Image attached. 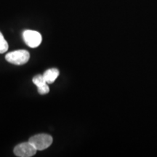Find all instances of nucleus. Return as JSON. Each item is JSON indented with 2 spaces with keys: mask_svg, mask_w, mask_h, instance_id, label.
<instances>
[{
  "mask_svg": "<svg viewBox=\"0 0 157 157\" xmlns=\"http://www.w3.org/2000/svg\"><path fill=\"white\" fill-rule=\"evenodd\" d=\"M30 58V54L25 50H18L10 52L5 56V59L7 62L12 64L21 66L25 64Z\"/></svg>",
  "mask_w": 157,
  "mask_h": 157,
  "instance_id": "nucleus-1",
  "label": "nucleus"
},
{
  "mask_svg": "<svg viewBox=\"0 0 157 157\" xmlns=\"http://www.w3.org/2000/svg\"><path fill=\"white\" fill-rule=\"evenodd\" d=\"M29 142L33 145L36 151H43L52 145V137L48 134H38L31 137Z\"/></svg>",
  "mask_w": 157,
  "mask_h": 157,
  "instance_id": "nucleus-2",
  "label": "nucleus"
},
{
  "mask_svg": "<svg viewBox=\"0 0 157 157\" xmlns=\"http://www.w3.org/2000/svg\"><path fill=\"white\" fill-rule=\"evenodd\" d=\"M24 42L29 48H36L42 43V37L38 31L32 30H25L23 33Z\"/></svg>",
  "mask_w": 157,
  "mask_h": 157,
  "instance_id": "nucleus-3",
  "label": "nucleus"
},
{
  "mask_svg": "<svg viewBox=\"0 0 157 157\" xmlns=\"http://www.w3.org/2000/svg\"><path fill=\"white\" fill-rule=\"evenodd\" d=\"M36 149L31 143H22L15 147L14 154L19 157H31L36 154Z\"/></svg>",
  "mask_w": 157,
  "mask_h": 157,
  "instance_id": "nucleus-4",
  "label": "nucleus"
},
{
  "mask_svg": "<svg viewBox=\"0 0 157 157\" xmlns=\"http://www.w3.org/2000/svg\"><path fill=\"white\" fill-rule=\"evenodd\" d=\"M48 84H52L59 76V71L57 68H50L43 74Z\"/></svg>",
  "mask_w": 157,
  "mask_h": 157,
  "instance_id": "nucleus-5",
  "label": "nucleus"
},
{
  "mask_svg": "<svg viewBox=\"0 0 157 157\" xmlns=\"http://www.w3.org/2000/svg\"><path fill=\"white\" fill-rule=\"evenodd\" d=\"M32 82H34V84L37 87H42V86H44L45 84H48L47 83L46 80H45L44 76L40 75V74L35 76L34 77L32 78Z\"/></svg>",
  "mask_w": 157,
  "mask_h": 157,
  "instance_id": "nucleus-6",
  "label": "nucleus"
},
{
  "mask_svg": "<svg viewBox=\"0 0 157 157\" xmlns=\"http://www.w3.org/2000/svg\"><path fill=\"white\" fill-rule=\"evenodd\" d=\"M8 43L5 40V37L0 32V54L5 53L8 50Z\"/></svg>",
  "mask_w": 157,
  "mask_h": 157,
  "instance_id": "nucleus-7",
  "label": "nucleus"
},
{
  "mask_svg": "<svg viewBox=\"0 0 157 157\" xmlns=\"http://www.w3.org/2000/svg\"><path fill=\"white\" fill-rule=\"evenodd\" d=\"M38 89V93L40 94V95H46V94H48L49 92H50V88H49L48 84H45L44 86H42V87H37Z\"/></svg>",
  "mask_w": 157,
  "mask_h": 157,
  "instance_id": "nucleus-8",
  "label": "nucleus"
}]
</instances>
